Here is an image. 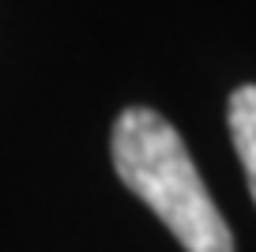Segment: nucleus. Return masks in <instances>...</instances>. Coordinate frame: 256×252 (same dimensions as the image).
I'll return each instance as SVG.
<instances>
[{
	"instance_id": "1",
	"label": "nucleus",
	"mask_w": 256,
	"mask_h": 252,
	"mask_svg": "<svg viewBox=\"0 0 256 252\" xmlns=\"http://www.w3.org/2000/svg\"><path fill=\"white\" fill-rule=\"evenodd\" d=\"M113 170L184 252H234V234L204 188L184 140L162 113L132 106L113 124Z\"/></svg>"
},
{
	"instance_id": "2",
	"label": "nucleus",
	"mask_w": 256,
	"mask_h": 252,
	"mask_svg": "<svg viewBox=\"0 0 256 252\" xmlns=\"http://www.w3.org/2000/svg\"><path fill=\"white\" fill-rule=\"evenodd\" d=\"M226 124H230L234 150H238L241 166H245L248 192H252V200H256V83L238 87L230 94V106H226Z\"/></svg>"
}]
</instances>
